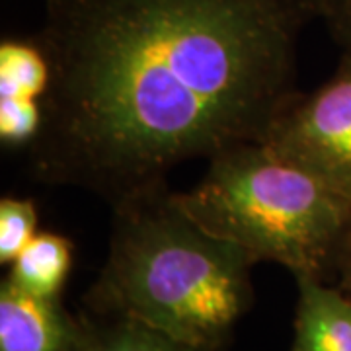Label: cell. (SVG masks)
I'll return each mask as SVG.
<instances>
[{"label":"cell","mask_w":351,"mask_h":351,"mask_svg":"<svg viewBox=\"0 0 351 351\" xmlns=\"http://www.w3.org/2000/svg\"><path fill=\"white\" fill-rule=\"evenodd\" d=\"M351 199V51L313 92H299L262 141Z\"/></svg>","instance_id":"4"},{"label":"cell","mask_w":351,"mask_h":351,"mask_svg":"<svg viewBox=\"0 0 351 351\" xmlns=\"http://www.w3.org/2000/svg\"><path fill=\"white\" fill-rule=\"evenodd\" d=\"M176 199L207 232L295 279L326 281L351 240V199L263 143L217 152L199 184Z\"/></svg>","instance_id":"3"},{"label":"cell","mask_w":351,"mask_h":351,"mask_svg":"<svg viewBox=\"0 0 351 351\" xmlns=\"http://www.w3.org/2000/svg\"><path fill=\"white\" fill-rule=\"evenodd\" d=\"M71 269L73 242L57 232H38L8 265L6 279L36 297L59 299Z\"/></svg>","instance_id":"7"},{"label":"cell","mask_w":351,"mask_h":351,"mask_svg":"<svg viewBox=\"0 0 351 351\" xmlns=\"http://www.w3.org/2000/svg\"><path fill=\"white\" fill-rule=\"evenodd\" d=\"M291 351H351V297L316 277H297Z\"/></svg>","instance_id":"6"},{"label":"cell","mask_w":351,"mask_h":351,"mask_svg":"<svg viewBox=\"0 0 351 351\" xmlns=\"http://www.w3.org/2000/svg\"><path fill=\"white\" fill-rule=\"evenodd\" d=\"M112 207L110 250L84 297L88 314L123 316L195 348L225 350L254 299L256 262L197 225L168 184Z\"/></svg>","instance_id":"2"},{"label":"cell","mask_w":351,"mask_h":351,"mask_svg":"<svg viewBox=\"0 0 351 351\" xmlns=\"http://www.w3.org/2000/svg\"><path fill=\"white\" fill-rule=\"evenodd\" d=\"M318 0H45L51 80L36 182L115 205L170 170L262 143L297 88Z\"/></svg>","instance_id":"1"},{"label":"cell","mask_w":351,"mask_h":351,"mask_svg":"<svg viewBox=\"0 0 351 351\" xmlns=\"http://www.w3.org/2000/svg\"><path fill=\"white\" fill-rule=\"evenodd\" d=\"M336 276H338V287L351 297V240L339 258Z\"/></svg>","instance_id":"12"},{"label":"cell","mask_w":351,"mask_h":351,"mask_svg":"<svg viewBox=\"0 0 351 351\" xmlns=\"http://www.w3.org/2000/svg\"><path fill=\"white\" fill-rule=\"evenodd\" d=\"M51 66L38 38H4L0 43V104H43Z\"/></svg>","instance_id":"8"},{"label":"cell","mask_w":351,"mask_h":351,"mask_svg":"<svg viewBox=\"0 0 351 351\" xmlns=\"http://www.w3.org/2000/svg\"><path fill=\"white\" fill-rule=\"evenodd\" d=\"M36 201L4 195L0 199V263H10L38 237Z\"/></svg>","instance_id":"10"},{"label":"cell","mask_w":351,"mask_h":351,"mask_svg":"<svg viewBox=\"0 0 351 351\" xmlns=\"http://www.w3.org/2000/svg\"><path fill=\"white\" fill-rule=\"evenodd\" d=\"M84 318V334L78 351H215L195 348L143 322L123 316Z\"/></svg>","instance_id":"9"},{"label":"cell","mask_w":351,"mask_h":351,"mask_svg":"<svg viewBox=\"0 0 351 351\" xmlns=\"http://www.w3.org/2000/svg\"><path fill=\"white\" fill-rule=\"evenodd\" d=\"M84 318L59 299H41L10 279L0 283V351H78Z\"/></svg>","instance_id":"5"},{"label":"cell","mask_w":351,"mask_h":351,"mask_svg":"<svg viewBox=\"0 0 351 351\" xmlns=\"http://www.w3.org/2000/svg\"><path fill=\"white\" fill-rule=\"evenodd\" d=\"M318 18L343 51H351V0H318Z\"/></svg>","instance_id":"11"}]
</instances>
